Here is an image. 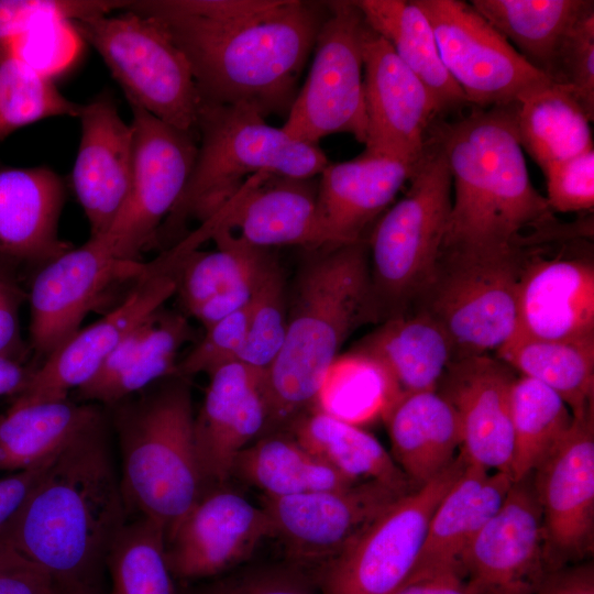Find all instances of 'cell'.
<instances>
[{"label":"cell","mask_w":594,"mask_h":594,"mask_svg":"<svg viewBox=\"0 0 594 594\" xmlns=\"http://www.w3.org/2000/svg\"><path fill=\"white\" fill-rule=\"evenodd\" d=\"M208 594H317L305 576L272 572L251 575L215 587Z\"/></svg>","instance_id":"cell-51"},{"label":"cell","mask_w":594,"mask_h":594,"mask_svg":"<svg viewBox=\"0 0 594 594\" xmlns=\"http://www.w3.org/2000/svg\"><path fill=\"white\" fill-rule=\"evenodd\" d=\"M306 251L287 297L283 346L263 378L267 428L311 409L349 336L362 323L382 318L367 239Z\"/></svg>","instance_id":"cell-4"},{"label":"cell","mask_w":594,"mask_h":594,"mask_svg":"<svg viewBox=\"0 0 594 594\" xmlns=\"http://www.w3.org/2000/svg\"><path fill=\"white\" fill-rule=\"evenodd\" d=\"M531 476L548 571L583 560L594 543V406L573 415L564 438Z\"/></svg>","instance_id":"cell-16"},{"label":"cell","mask_w":594,"mask_h":594,"mask_svg":"<svg viewBox=\"0 0 594 594\" xmlns=\"http://www.w3.org/2000/svg\"><path fill=\"white\" fill-rule=\"evenodd\" d=\"M80 142L72 184L90 227V238L105 235L129 197L133 170V129L113 99L101 94L82 106Z\"/></svg>","instance_id":"cell-23"},{"label":"cell","mask_w":594,"mask_h":594,"mask_svg":"<svg viewBox=\"0 0 594 594\" xmlns=\"http://www.w3.org/2000/svg\"><path fill=\"white\" fill-rule=\"evenodd\" d=\"M470 4L551 81L562 41L592 0H472Z\"/></svg>","instance_id":"cell-36"},{"label":"cell","mask_w":594,"mask_h":594,"mask_svg":"<svg viewBox=\"0 0 594 594\" xmlns=\"http://www.w3.org/2000/svg\"><path fill=\"white\" fill-rule=\"evenodd\" d=\"M465 466L459 454L437 476L380 514L326 564L321 594H393L406 584L435 509Z\"/></svg>","instance_id":"cell-10"},{"label":"cell","mask_w":594,"mask_h":594,"mask_svg":"<svg viewBox=\"0 0 594 594\" xmlns=\"http://www.w3.org/2000/svg\"><path fill=\"white\" fill-rule=\"evenodd\" d=\"M496 358L551 388L573 415L594 406V337L543 340L514 333Z\"/></svg>","instance_id":"cell-38"},{"label":"cell","mask_w":594,"mask_h":594,"mask_svg":"<svg viewBox=\"0 0 594 594\" xmlns=\"http://www.w3.org/2000/svg\"><path fill=\"white\" fill-rule=\"evenodd\" d=\"M106 565L112 581L110 594H176L165 530L147 517L127 520L107 554Z\"/></svg>","instance_id":"cell-41"},{"label":"cell","mask_w":594,"mask_h":594,"mask_svg":"<svg viewBox=\"0 0 594 594\" xmlns=\"http://www.w3.org/2000/svg\"><path fill=\"white\" fill-rule=\"evenodd\" d=\"M212 251L176 244V293L188 315L205 329L244 308L268 265L270 250L253 248L228 231L215 230Z\"/></svg>","instance_id":"cell-27"},{"label":"cell","mask_w":594,"mask_h":594,"mask_svg":"<svg viewBox=\"0 0 594 594\" xmlns=\"http://www.w3.org/2000/svg\"><path fill=\"white\" fill-rule=\"evenodd\" d=\"M552 81L570 88L594 119V4L573 22L560 46Z\"/></svg>","instance_id":"cell-46"},{"label":"cell","mask_w":594,"mask_h":594,"mask_svg":"<svg viewBox=\"0 0 594 594\" xmlns=\"http://www.w3.org/2000/svg\"><path fill=\"white\" fill-rule=\"evenodd\" d=\"M249 304L205 329L204 337L177 364L175 375L211 374L238 361L246 337Z\"/></svg>","instance_id":"cell-47"},{"label":"cell","mask_w":594,"mask_h":594,"mask_svg":"<svg viewBox=\"0 0 594 594\" xmlns=\"http://www.w3.org/2000/svg\"><path fill=\"white\" fill-rule=\"evenodd\" d=\"M128 4L129 1L112 0H0V51L47 20L74 21L120 11Z\"/></svg>","instance_id":"cell-45"},{"label":"cell","mask_w":594,"mask_h":594,"mask_svg":"<svg viewBox=\"0 0 594 594\" xmlns=\"http://www.w3.org/2000/svg\"><path fill=\"white\" fill-rule=\"evenodd\" d=\"M591 122L572 90L553 81L516 102L519 142L542 173L593 148Z\"/></svg>","instance_id":"cell-35"},{"label":"cell","mask_w":594,"mask_h":594,"mask_svg":"<svg viewBox=\"0 0 594 594\" xmlns=\"http://www.w3.org/2000/svg\"><path fill=\"white\" fill-rule=\"evenodd\" d=\"M405 195L367 239L374 295L385 319L409 311L430 282L452 205V178L433 130Z\"/></svg>","instance_id":"cell-7"},{"label":"cell","mask_w":594,"mask_h":594,"mask_svg":"<svg viewBox=\"0 0 594 594\" xmlns=\"http://www.w3.org/2000/svg\"><path fill=\"white\" fill-rule=\"evenodd\" d=\"M547 202L554 212H592L594 207V148L548 167Z\"/></svg>","instance_id":"cell-49"},{"label":"cell","mask_w":594,"mask_h":594,"mask_svg":"<svg viewBox=\"0 0 594 594\" xmlns=\"http://www.w3.org/2000/svg\"><path fill=\"white\" fill-rule=\"evenodd\" d=\"M53 579L29 561L0 570V594H55Z\"/></svg>","instance_id":"cell-54"},{"label":"cell","mask_w":594,"mask_h":594,"mask_svg":"<svg viewBox=\"0 0 594 594\" xmlns=\"http://www.w3.org/2000/svg\"><path fill=\"white\" fill-rule=\"evenodd\" d=\"M55 594H102L97 584H59L55 583Z\"/></svg>","instance_id":"cell-58"},{"label":"cell","mask_w":594,"mask_h":594,"mask_svg":"<svg viewBox=\"0 0 594 594\" xmlns=\"http://www.w3.org/2000/svg\"><path fill=\"white\" fill-rule=\"evenodd\" d=\"M355 4L365 23L426 86L439 116L468 105L443 65L427 15L415 0H356Z\"/></svg>","instance_id":"cell-33"},{"label":"cell","mask_w":594,"mask_h":594,"mask_svg":"<svg viewBox=\"0 0 594 594\" xmlns=\"http://www.w3.org/2000/svg\"><path fill=\"white\" fill-rule=\"evenodd\" d=\"M328 2L314 46L308 77L280 127L296 140L316 144L332 133L367 138L361 50L363 15L355 1Z\"/></svg>","instance_id":"cell-11"},{"label":"cell","mask_w":594,"mask_h":594,"mask_svg":"<svg viewBox=\"0 0 594 594\" xmlns=\"http://www.w3.org/2000/svg\"><path fill=\"white\" fill-rule=\"evenodd\" d=\"M393 594H477L458 573H442L408 582Z\"/></svg>","instance_id":"cell-55"},{"label":"cell","mask_w":594,"mask_h":594,"mask_svg":"<svg viewBox=\"0 0 594 594\" xmlns=\"http://www.w3.org/2000/svg\"><path fill=\"white\" fill-rule=\"evenodd\" d=\"M351 351L373 361L387 376L397 397L436 391L454 360L452 343L443 328L420 309L385 319Z\"/></svg>","instance_id":"cell-31"},{"label":"cell","mask_w":594,"mask_h":594,"mask_svg":"<svg viewBox=\"0 0 594 594\" xmlns=\"http://www.w3.org/2000/svg\"><path fill=\"white\" fill-rule=\"evenodd\" d=\"M415 2L427 15L443 65L468 105L483 109L510 105L551 82L470 3L461 0Z\"/></svg>","instance_id":"cell-12"},{"label":"cell","mask_w":594,"mask_h":594,"mask_svg":"<svg viewBox=\"0 0 594 594\" xmlns=\"http://www.w3.org/2000/svg\"><path fill=\"white\" fill-rule=\"evenodd\" d=\"M128 509L103 416L53 458L0 536L59 584H97Z\"/></svg>","instance_id":"cell-2"},{"label":"cell","mask_w":594,"mask_h":594,"mask_svg":"<svg viewBox=\"0 0 594 594\" xmlns=\"http://www.w3.org/2000/svg\"><path fill=\"white\" fill-rule=\"evenodd\" d=\"M452 178V205L441 249L525 245L556 222L534 187L516 127V102L475 108L458 121H436Z\"/></svg>","instance_id":"cell-3"},{"label":"cell","mask_w":594,"mask_h":594,"mask_svg":"<svg viewBox=\"0 0 594 594\" xmlns=\"http://www.w3.org/2000/svg\"><path fill=\"white\" fill-rule=\"evenodd\" d=\"M534 594H594L593 563L578 562L549 571Z\"/></svg>","instance_id":"cell-53"},{"label":"cell","mask_w":594,"mask_h":594,"mask_svg":"<svg viewBox=\"0 0 594 594\" xmlns=\"http://www.w3.org/2000/svg\"><path fill=\"white\" fill-rule=\"evenodd\" d=\"M175 293L176 266L162 256L147 262L143 275L122 301L44 359L13 403L66 399L69 392L86 385L110 353Z\"/></svg>","instance_id":"cell-15"},{"label":"cell","mask_w":594,"mask_h":594,"mask_svg":"<svg viewBox=\"0 0 594 594\" xmlns=\"http://www.w3.org/2000/svg\"><path fill=\"white\" fill-rule=\"evenodd\" d=\"M414 167L369 150L350 161L328 163L318 175L320 248L363 239L367 227L409 180Z\"/></svg>","instance_id":"cell-26"},{"label":"cell","mask_w":594,"mask_h":594,"mask_svg":"<svg viewBox=\"0 0 594 594\" xmlns=\"http://www.w3.org/2000/svg\"><path fill=\"white\" fill-rule=\"evenodd\" d=\"M263 491L283 497L353 485L293 436L268 435L246 447L237 458L233 473Z\"/></svg>","instance_id":"cell-39"},{"label":"cell","mask_w":594,"mask_h":594,"mask_svg":"<svg viewBox=\"0 0 594 594\" xmlns=\"http://www.w3.org/2000/svg\"><path fill=\"white\" fill-rule=\"evenodd\" d=\"M12 262L0 256V356L25 362L29 352L20 330V307L28 298L12 271Z\"/></svg>","instance_id":"cell-50"},{"label":"cell","mask_w":594,"mask_h":594,"mask_svg":"<svg viewBox=\"0 0 594 594\" xmlns=\"http://www.w3.org/2000/svg\"><path fill=\"white\" fill-rule=\"evenodd\" d=\"M515 333L543 340L594 337V263L562 250L543 256L535 245L521 277Z\"/></svg>","instance_id":"cell-24"},{"label":"cell","mask_w":594,"mask_h":594,"mask_svg":"<svg viewBox=\"0 0 594 594\" xmlns=\"http://www.w3.org/2000/svg\"><path fill=\"white\" fill-rule=\"evenodd\" d=\"M290 430L306 449L354 482L374 481L404 494L415 490L391 453L358 425L311 409L293 419Z\"/></svg>","instance_id":"cell-34"},{"label":"cell","mask_w":594,"mask_h":594,"mask_svg":"<svg viewBox=\"0 0 594 594\" xmlns=\"http://www.w3.org/2000/svg\"><path fill=\"white\" fill-rule=\"evenodd\" d=\"M361 50L367 117L365 150L415 166L439 117L436 103L421 80L365 21Z\"/></svg>","instance_id":"cell-18"},{"label":"cell","mask_w":594,"mask_h":594,"mask_svg":"<svg viewBox=\"0 0 594 594\" xmlns=\"http://www.w3.org/2000/svg\"><path fill=\"white\" fill-rule=\"evenodd\" d=\"M157 20L186 56L204 103L287 114L329 9L327 1L228 0L198 13L167 0L127 7Z\"/></svg>","instance_id":"cell-1"},{"label":"cell","mask_w":594,"mask_h":594,"mask_svg":"<svg viewBox=\"0 0 594 594\" xmlns=\"http://www.w3.org/2000/svg\"><path fill=\"white\" fill-rule=\"evenodd\" d=\"M197 135L193 170L157 235L172 238L190 221L202 224L213 218L257 173L316 177L329 163L318 145L267 124L245 106L201 102Z\"/></svg>","instance_id":"cell-6"},{"label":"cell","mask_w":594,"mask_h":594,"mask_svg":"<svg viewBox=\"0 0 594 594\" xmlns=\"http://www.w3.org/2000/svg\"><path fill=\"white\" fill-rule=\"evenodd\" d=\"M288 292L274 260L262 275L249 304L246 337L238 362L265 374L278 355L287 329Z\"/></svg>","instance_id":"cell-43"},{"label":"cell","mask_w":594,"mask_h":594,"mask_svg":"<svg viewBox=\"0 0 594 594\" xmlns=\"http://www.w3.org/2000/svg\"><path fill=\"white\" fill-rule=\"evenodd\" d=\"M512 484L508 473L466 464L433 512L408 582L442 573L462 575L463 552L501 507Z\"/></svg>","instance_id":"cell-29"},{"label":"cell","mask_w":594,"mask_h":594,"mask_svg":"<svg viewBox=\"0 0 594 594\" xmlns=\"http://www.w3.org/2000/svg\"><path fill=\"white\" fill-rule=\"evenodd\" d=\"M35 369L36 366H28L24 362L0 356V396L20 394Z\"/></svg>","instance_id":"cell-56"},{"label":"cell","mask_w":594,"mask_h":594,"mask_svg":"<svg viewBox=\"0 0 594 594\" xmlns=\"http://www.w3.org/2000/svg\"><path fill=\"white\" fill-rule=\"evenodd\" d=\"M101 417L97 405L68 398L13 403L0 415V470L18 472L44 461Z\"/></svg>","instance_id":"cell-37"},{"label":"cell","mask_w":594,"mask_h":594,"mask_svg":"<svg viewBox=\"0 0 594 594\" xmlns=\"http://www.w3.org/2000/svg\"><path fill=\"white\" fill-rule=\"evenodd\" d=\"M7 541L0 536V570L25 562Z\"/></svg>","instance_id":"cell-57"},{"label":"cell","mask_w":594,"mask_h":594,"mask_svg":"<svg viewBox=\"0 0 594 594\" xmlns=\"http://www.w3.org/2000/svg\"><path fill=\"white\" fill-rule=\"evenodd\" d=\"M56 453L31 468L18 471L0 480V528L22 505L47 470Z\"/></svg>","instance_id":"cell-52"},{"label":"cell","mask_w":594,"mask_h":594,"mask_svg":"<svg viewBox=\"0 0 594 594\" xmlns=\"http://www.w3.org/2000/svg\"><path fill=\"white\" fill-rule=\"evenodd\" d=\"M124 403L116 414L121 487L127 509L158 522L166 535L204 496L195 415L182 376Z\"/></svg>","instance_id":"cell-5"},{"label":"cell","mask_w":594,"mask_h":594,"mask_svg":"<svg viewBox=\"0 0 594 594\" xmlns=\"http://www.w3.org/2000/svg\"><path fill=\"white\" fill-rule=\"evenodd\" d=\"M460 569L477 594L536 592L549 571L531 474L513 482L501 507L466 547Z\"/></svg>","instance_id":"cell-17"},{"label":"cell","mask_w":594,"mask_h":594,"mask_svg":"<svg viewBox=\"0 0 594 594\" xmlns=\"http://www.w3.org/2000/svg\"><path fill=\"white\" fill-rule=\"evenodd\" d=\"M317 194L318 176L292 177L264 170L251 176L205 223L211 227V235L222 229L257 249H318Z\"/></svg>","instance_id":"cell-22"},{"label":"cell","mask_w":594,"mask_h":594,"mask_svg":"<svg viewBox=\"0 0 594 594\" xmlns=\"http://www.w3.org/2000/svg\"><path fill=\"white\" fill-rule=\"evenodd\" d=\"M70 24L101 56L130 105L197 135L201 99L191 68L157 20L124 8Z\"/></svg>","instance_id":"cell-9"},{"label":"cell","mask_w":594,"mask_h":594,"mask_svg":"<svg viewBox=\"0 0 594 594\" xmlns=\"http://www.w3.org/2000/svg\"><path fill=\"white\" fill-rule=\"evenodd\" d=\"M376 388L397 397L392 383L373 361L350 351L339 355L328 369L311 409L355 425L370 408L366 400L376 398Z\"/></svg>","instance_id":"cell-44"},{"label":"cell","mask_w":594,"mask_h":594,"mask_svg":"<svg viewBox=\"0 0 594 594\" xmlns=\"http://www.w3.org/2000/svg\"><path fill=\"white\" fill-rule=\"evenodd\" d=\"M534 246L441 249L433 275L411 309L439 322L454 360L496 352L513 337L520 282Z\"/></svg>","instance_id":"cell-8"},{"label":"cell","mask_w":594,"mask_h":594,"mask_svg":"<svg viewBox=\"0 0 594 594\" xmlns=\"http://www.w3.org/2000/svg\"><path fill=\"white\" fill-rule=\"evenodd\" d=\"M190 336L185 316L160 309L110 353L97 374L78 389L79 398L116 405L174 375L178 351Z\"/></svg>","instance_id":"cell-30"},{"label":"cell","mask_w":594,"mask_h":594,"mask_svg":"<svg viewBox=\"0 0 594 594\" xmlns=\"http://www.w3.org/2000/svg\"><path fill=\"white\" fill-rule=\"evenodd\" d=\"M513 370L490 354L453 360L437 391L457 411L466 464L509 474Z\"/></svg>","instance_id":"cell-20"},{"label":"cell","mask_w":594,"mask_h":594,"mask_svg":"<svg viewBox=\"0 0 594 594\" xmlns=\"http://www.w3.org/2000/svg\"><path fill=\"white\" fill-rule=\"evenodd\" d=\"M391 455L414 488L443 471L461 446L459 418L437 389L396 397L384 413Z\"/></svg>","instance_id":"cell-32"},{"label":"cell","mask_w":594,"mask_h":594,"mask_svg":"<svg viewBox=\"0 0 594 594\" xmlns=\"http://www.w3.org/2000/svg\"><path fill=\"white\" fill-rule=\"evenodd\" d=\"M61 177L45 166L0 169V256L42 266L73 248L58 235Z\"/></svg>","instance_id":"cell-28"},{"label":"cell","mask_w":594,"mask_h":594,"mask_svg":"<svg viewBox=\"0 0 594 594\" xmlns=\"http://www.w3.org/2000/svg\"><path fill=\"white\" fill-rule=\"evenodd\" d=\"M146 262L117 256L103 238H90L40 267L28 295L30 349L46 359L117 287L135 284Z\"/></svg>","instance_id":"cell-14"},{"label":"cell","mask_w":594,"mask_h":594,"mask_svg":"<svg viewBox=\"0 0 594 594\" xmlns=\"http://www.w3.org/2000/svg\"><path fill=\"white\" fill-rule=\"evenodd\" d=\"M268 536L264 508L230 491L204 495L166 535L168 566L182 579L211 576L245 560Z\"/></svg>","instance_id":"cell-21"},{"label":"cell","mask_w":594,"mask_h":594,"mask_svg":"<svg viewBox=\"0 0 594 594\" xmlns=\"http://www.w3.org/2000/svg\"><path fill=\"white\" fill-rule=\"evenodd\" d=\"M82 106L67 99L52 77L34 69L8 48L0 51V140L52 117H79Z\"/></svg>","instance_id":"cell-42"},{"label":"cell","mask_w":594,"mask_h":594,"mask_svg":"<svg viewBox=\"0 0 594 594\" xmlns=\"http://www.w3.org/2000/svg\"><path fill=\"white\" fill-rule=\"evenodd\" d=\"M405 494L367 481L342 488L264 496L263 508L274 536L280 537L296 559L330 560Z\"/></svg>","instance_id":"cell-19"},{"label":"cell","mask_w":594,"mask_h":594,"mask_svg":"<svg viewBox=\"0 0 594 594\" xmlns=\"http://www.w3.org/2000/svg\"><path fill=\"white\" fill-rule=\"evenodd\" d=\"M209 376L195 442L205 481L222 483L238 455L267 428L268 410L263 374L235 361Z\"/></svg>","instance_id":"cell-25"},{"label":"cell","mask_w":594,"mask_h":594,"mask_svg":"<svg viewBox=\"0 0 594 594\" xmlns=\"http://www.w3.org/2000/svg\"><path fill=\"white\" fill-rule=\"evenodd\" d=\"M130 106L134 139L131 188L123 209L101 238L117 256L139 260L178 201L193 170L198 142L196 134Z\"/></svg>","instance_id":"cell-13"},{"label":"cell","mask_w":594,"mask_h":594,"mask_svg":"<svg viewBox=\"0 0 594 594\" xmlns=\"http://www.w3.org/2000/svg\"><path fill=\"white\" fill-rule=\"evenodd\" d=\"M572 422L571 409L556 392L532 378L516 377L512 388L513 482L532 474Z\"/></svg>","instance_id":"cell-40"},{"label":"cell","mask_w":594,"mask_h":594,"mask_svg":"<svg viewBox=\"0 0 594 594\" xmlns=\"http://www.w3.org/2000/svg\"><path fill=\"white\" fill-rule=\"evenodd\" d=\"M76 38L79 37L70 21L54 18L18 36L7 48L34 69L52 77L74 58Z\"/></svg>","instance_id":"cell-48"}]
</instances>
